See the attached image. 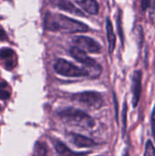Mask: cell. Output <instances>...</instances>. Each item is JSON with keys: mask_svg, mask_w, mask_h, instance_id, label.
Wrapping results in <instances>:
<instances>
[{"mask_svg": "<svg viewBox=\"0 0 155 156\" xmlns=\"http://www.w3.org/2000/svg\"><path fill=\"white\" fill-rule=\"evenodd\" d=\"M36 150H37V154H47V149L46 146L42 144H37L36 146Z\"/></svg>", "mask_w": 155, "mask_h": 156, "instance_id": "17", "label": "cell"}, {"mask_svg": "<svg viewBox=\"0 0 155 156\" xmlns=\"http://www.w3.org/2000/svg\"><path fill=\"white\" fill-rule=\"evenodd\" d=\"M45 27L51 31H62L67 33H78V32H87L89 27L84 23L68 17L61 14H52L47 13L45 16Z\"/></svg>", "mask_w": 155, "mask_h": 156, "instance_id": "1", "label": "cell"}, {"mask_svg": "<svg viewBox=\"0 0 155 156\" xmlns=\"http://www.w3.org/2000/svg\"><path fill=\"white\" fill-rule=\"evenodd\" d=\"M73 100L92 110H98L103 105L101 95L95 91H84L75 94L73 95Z\"/></svg>", "mask_w": 155, "mask_h": 156, "instance_id": "5", "label": "cell"}, {"mask_svg": "<svg viewBox=\"0 0 155 156\" xmlns=\"http://www.w3.org/2000/svg\"><path fill=\"white\" fill-rule=\"evenodd\" d=\"M5 87H6L5 82H0V100H3V101L8 100L11 96L10 90H6Z\"/></svg>", "mask_w": 155, "mask_h": 156, "instance_id": "14", "label": "cell"}, {"mask_svg": "<svg viewBox=\"0 0 155 156\" xmlns=\"http://www.w3.org/2000/svg\"><path fill=\"white\" fill-rule=\"evenodd\" d=\"M0 61L4 63V66L7 69H12L16 65V59L15 51L8 48L0 49Z\"/></svg>", "mask_w": 155, "mask_h": 156, "instance_id": "8", "label": "cell"}, {"mask_svg": "<svg viewBox=\"0 0 155 156\" xmlns=\"http://www.w3.org/2000/svg\"><path fill=\"white\" fill-rule=\"evenodd\" d=\"M150 6L153 11H155V0H150Z\"/></svg>", "mask_w": 155, "mask_h": 156, "instance_id": "22", "label": "cell"}, {"mask_svg": "<svg viewBox=\"0 0 155 156\" xmlns=\"http://www.w3.org/2000/svg\"><path fill=\"white\" fill-rule=\"evenodd\" d=\"M5 38H6L5 33V31L0 27V39H1V40H4Z\"/></svg>", "mask_w": 155, "mask_h": 156, "instance_id": "21", "label": "cell"}, {"mask_svg": "<svg viewBox=\"0 0 155 156\" xmlns=\"http://www.w3.org/2000/svg\"><path fill=\"white\" fill-rule=\"evenodd\" d=\"M56 5L60 9L74 14L76 16H85L84 13L80 9H79L75 5H73L69 0H56Z\"/></svg>", "mask_w": 155, "mask_h": 156, "instance_id": "10", "label": "cell"}, {"mask_svg": "<svg viewBox=\"0 0 155 156\" xmlns=\"http://www.w3.org/2000/svg\"><path fill=\"white\" fill-rule=\"evenodd\" d=\"M73 43L79 49L89 53H99L101 49L100 45L97 41H95L94 39L89 37H84V36L76 37L73 39Z\"/></svg>", "mask_w": 155, "mask_h": 156, "instance_id": "6", "label": "cell"}, {"mask_svg": "<svg viewBox=\"0 0 155 156\" xmlns=\"http://www.w3.org/2000/svg\"><path fill=\"white\" fill-rule=\"evenodd\" d=\"M127 104L126 102H124V106H123V112H122V133L123 135L126 133V128H127Z\"/></svg>", "mask_w": 155, "mask_h": 156, "instance_id": "15", "label": "cell"}, {"mask_svg": "<svg viewBox=\"0 0 155 156\" xmlns=\"http://www.w3.org/2000/svg\"><path fill=\"white\" fill-rule=\"evenodd\" d=\"M54 70L65 77H73V78H78V77H87L90 76V73L86 69H80L71 62L63 59V58H58L55 61L54 63Z\"/></svg>", "mask_w": 155, "mask_h": 156, "instance_id": "3", "label": "cell"}, {"mask_svg": "<svg viewBox=\"0 0 155 156\" xmlns=\"http://www.w3.org/2000/svg\"><path fill=\"white\" fill-rule=\"evenodd\" d=\"M142 77H143V72L141 70H136L133 73L132 76V105L133 107H137L139 101H140V97L142 93Z\"/></svg>", "mask_w": 155, "mask_h": 156, "instance_id": "7", "label": "cell"}, {"mask_svg": "<svg viewBox=\"0 0 155 156\" xmlns=\"http://www.w3.org/2000/svg\"><path fill=\"white\" fill-rule=\"evenodd\" d=\"M106 32H107V38H108V44H109V52L110 54H112L115 45H116V37L113 31V27L111 24V21L108 17L106 19Z\"/></svg>", "mask_w": 155, "mask_h": 156, "instance_id": "12", "label": "cell"}, {"mask_svg": "<svg viewBox=\"0 0 155 156\" xmlns=\"http://www.w3.org/2000/svg\"><path fill=\"white\" fill-rule=\"evenodd\" d=\"M1 110H2V108H1V106H0V112H1Z\"/></svg>", "mask_w": 155, "mask_h": 156, "instance_id": "23", "label": "cell"}, {"mask_svg": "<svg viewBox=\"0 0 155 156\" xmlns=\"http://www.w3.org/2000/svg\"><path fill=\"white\" fill-rule=\"evenodd\" d=\"M55 149L58 154L61 155H69V154H76L71 152L63 143L61 142H56L55 143Z\"/></svg>", "mask_w": 155, "mask_h": 156, "instance_id": "13", "label": "cell"}, {"mask_svg": "<svg viewBox=\"0 0 155 156\" xmlns=\"http://www.w3.org/2000/svg\"><path fill=\"white\" fill-rule=\"evenodd\" d=\"M150 0H141V7H142V10L144 12L147 10V8L150 6Z\"/></svg>", "mask_w": 155, "mask_h": 156, "instance_id": "20", "label": "cell"}, {"mask_svg": "<svg viewBox=\"0 0 155 156\" xmlns=\"http://www.w3.org/2000/svg\"><path fill=\"white\" fill-rule=\"evenodd\" d=\"M69 54L77 61H79V63H81L85 67H87V70H89L90 75H92L93 77H99L100 75V73L102 71L101 67L97 63L96 60H94L93 58L89 57L87 55V52L79 49V48H77L75 46L70 48Z\"/></svg>", "mask_w": 155, "mask_h": 156, "instance_id": "4", "label": "cell"}, {"mask_svg": "<svg viewBox=\"0 0 155 156\" xmlns=\"http://www.w3.org/2000/svg\"><path fill=\"white\" fill-rule=\"evenodd\" d=\"M58 116L65 122L86 130L91 129L95 125L94 120L89 114L75 108L64 109L58 112Z\"/></svg>", "mask_w": 155, "mask_h": 156, "instance_id": "2", "label": "cell"}, {"mask_svg": "<svg viewBox=\"0 0 155 156\" xmlns=\"http://www.w3.org/2000/svg\"><path fill=\"white\" fill-rule=\"evenodd\" d=\"M79 5L90 15H96L99 12L100 5L96 0H76Z\"/></svg>", "mask_w": 155, "mask_h": 156, "instance_id": "11", "label": "cell"}, {"mask_svg": "<svg viewBox=\"0 0 155 156\" xmlns=\"http://www.w3.org/2000/svg\"><path fill=\"white\" fill-rule=\"evenodd\" d=\"M121 14H122V12L120 11L119 16H118V19H117V23H118L119 33H120V36H121V38H122V42H123V35H122V18H121Z\"/></svg>", "mask_w": 155, "mask_h": 156, "instance_id": "19", "label": "cell"}, {"mask_svg": "<svg viewBox=\"0 0 155 156\" xmlns=\"http://www.w3.org/2000/svg\"><path fill=\"white\" fill-rule=\"evenodd\" d=\"M144 155H155V149L152 141H148L146 144V149Z\"/></svg>", "mask_w": 155, "mask_h": 156, "instance_id": "16", "label": "cell"}, {"mask_svg": "<svg viewBox=\"0 0 155 156\" xmlns=\"http://www.w3.org/2000/svg\"><path fill=\"white\" fill-rule=\"evenodd\" d=\"M151 124H152V134H153V140L155 142V107L153 108V113H152Z\"/></svg>", "mask_w": 155, "mask_h": 156, "instance_id": "18", "label": "cell"}, {"mask_svg": "<svg viewBox=\"0 0 155 156\" xmlns=\"http://www.w3.org/2000/svg\"><path fill=\"white\" fill-rule=\"evenodd\" d=\"M70 140L73 143V144L79 148H89L96 145V143L93 140L77 133H71Z\"/></svg>", "mask_w": 155, "mask_h": 156, "instance_id": "9", "label": "cell"}]
</instances>
